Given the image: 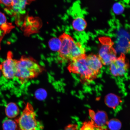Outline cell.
<instances>
[{
    "instance_id": "obj_1",
    "label": "cell",
    "mask_w": 130,
    "mask_h": 130,
    "mask_svg": "<svg viewBox=\"0 0 130 130\" xmlns=\"http://www.w3.org/2000/svg\"><path fill=\"white\" fill-rule=\"evenodd\" d=\"M102 66L98 56L85 54L70 62L68 69L70 72L79 75L83 80L89 82L96 78Z\"/></svg>"
},
{
    "instance_id": "obj_2",
    "label": "cell",
    "mask_w": 130,
    "mask_h": 130,
    "mask_svg": "<svg viewBox=\"0 0 130 130\" xmlns=\"http://www.w3.org/2000/svg\"><path fill=\"white\" fill-rule=\"evenodd\" d=\"M43 70L33 58L22 56L17 61L15 77L23 84L38 77Z\"/></svg>"
},
{
    "instance_id": "obj_3",
    "label": "cell",
    "mask_w": 130,
    "mask_h": 130,
    "mask_svg": "<svg viewBox=\"0 0 130 130\" xmlns=\"http://www.w3.org/2000/svg\"><path fill=\"white\" fill-rule=\"evenodd\" d=\"M19 130H35L37 126L36 114L33 106L27 104L22 114L15 120Z\"/></svg>"
},
{
    "instance_id": "obj_4",
    "label": "cell",
    "mask_w": 130,
    "mask_h": 130,
    "mask_svg": "<svg viewBox=\"0 0 130 130\" xmlns=\"http://www.w3.org/2000/svg\"><path fill=\"white\" fill-rule=\"evenodd\" d=\"M59 38L61 42L60 48L58 52L59 57L63 61H71L76 42L72 37L66 33L63 34Z\"/></svg>"
},
{
    "instance_id": "obj_5",
    "label": "cell",
    "mask_w": 130,
    "mask_h": 130,
    "mask_svg": "<svg viewBox=\"0 0 130 130\" xmlns=\"http://www.w3.org/2000/svg\"><path fill=\"white\" fill-rule=\"evenodd\" d=\"M102 41L98 56L102 64L105 66L110 65L117 58L116 51L109 39H104Z\"/></svg>"
},
{
    "instance_id": "obj_6",
    "label": "cell",
    "mask_w": 130,
    "mask_h": 130,
    "mask_svg": "<svg viewBox=\"0 0 130 130\" xmlns=\"http://www.w3.org/2000/svg\"><path fill=\"white\" fill-rule=\"evenodd\" d=\"M17 61L13 58L12 53L9 52L6 59L0 64V71L6 79H10L15 77Z\"/></svg>"
},
{
    "instance_id": "obj_7",
    "label": "cell",
    "mask_w": 130,
    "mask_h": 130,
    "mask_svg": "<svg viewBox=\"0 0 130 130\" xmlns=\"http://www.w3.org/2000/svg\"><path fill=\"white\" fill-rule=\"evenodd\" d=\"M110 65V72L115 77L124 75L129 66L126 56L123 53H121L120 56L117 57Z\"/></svg>"
},
{
    "instance_id": "obj_8",
    "label": "cell",
    "mask_w": 130,
    "mask_h": 130,
    "mask_svg": "<svg viewBox=\"0 0 130 130\" xmlns=\"http://www.w3.org/2000/svg\"><path fill=\"white\" fill-rule=\"evenodd\" d=\"M92 121L96 125L103 128L107 124L108 117L106 113L103 111H100L95 113L92 111L90 113Z\"/></svg>"
},
{
    "instance_id": "obj_9",
    "label": "cell",
    "mask_w": 130,
    "mask_h": 130,
    "mask_svg": "<svg viewBox=\"0 0 130 130\" xmlns=\"http://www.w3.org/2000/svg\"><path fill=\"white\" fill-rule=\"evenodd\" d=\"M19 110L15 103L11 102L7 104L5 109V113L8 118H13L19 115Z\"/></svg>"
},
{
    "instance_id": "obj_10",
    "label": "cell",
    "mask_w": 130,
    "mask_h": 130,
    "mask_svg": "<svg viewBox=\"0 0 130 130\" xmlns=\"http://www.w3.org/2000/svg\"><path fill=\"white\" fill-rule=\"evenodd\" d=\"M72 26L74 30L79 32L83 31L87 27L86 21L82 17H78L73 20Z\"/></svg>"
},
{
    "instance_id": "obj_11",
    "label": "cell",
    "mask_w": 130,
    "mask_h": 130,
    "mask_svg": "<svg viewBox=\"0 0 130 130\" xmlns=\"http://www.w3.org/2000/svg\"><path fill=\"white\" fill-rule=\"evenodd\" d=\"M105 101L106 104L109 107L114 108L118 105L120 100L118 97L116 95L110 94L107 96Z\"/></svg>"
},
{
    "instance_id": "obj_12",
    "label": "cell",
    "mask_w": 130,
    "mask_h": 130,
    "mask_svg": "<svg viewBox=\"0 0 130 130\" xmlns=\"http://www.w3.org/2000/svg\"><path fill=\"white\" fill-rule=\"evenodd\" d=\"M18 127L15 121L12 119H7L3 122V128L4 130H16Z\"/></svg>"
},
{
    "instance_id": "obj_13",
    "label": "cell",
    "mask_w": 130,
    "mask_h": 130,
    "mask_svg": "<svg viewBox=\"0 0 130 130\" xmlns=\"http://www.w3.org/2000/svg\"><path fill=\"white\" fill-rule=\"evenodd\" d=\"M49 47L52 51H59L60 48L61 42L59 38L54 37L50 39L48 42Z\"/></svg>"
},
{
    "instance_id": "obj_14",
    "label": "cell",
    "mask_w": 130,
    "mask_h": 130,
    "mask_svg": "<svg viewBox=\"0 0 130 130\" xmlns=\"http://www.w3.org/2000/svg\"><path fill=\"white\" fill-rule=\"evenodd\" d=\"M26 1H13V5L11 7L16 12H19L23 10L28 2Z\"/></svg>"
},
{
    "instance_id": "obj_15",
    "label": "cell",
    "mask_w": 130,
    "mask_h": 130,
    "mask_svg": "<svg viewBox=\"0 0 130 130\" xmlns=\"http://www.w3.org/2000/svg\"><path fill=\"white\" fill-rule=\"evenodd\" d=\"M80 130H104V129L96 125L91 120L84 122Z\"/></svg>"
},
{
    "instance_id": "obj_16",
    "label": "cell",
    "mask_w": 130,
    "mask_h": 130,
    "mask_svg": "<svg viewBox=\"0 0 130 130\" xmlns=\"http://www.w3.org/2000/svg\"><path fill=\"white\" fill-rule=\"evenodd\" d=\"M107 125L110 130H120L122 126L121 123L119 120L115 119L108 121Z\"/></svg>"
},
{
    "instance_id": "obj_17",
    "label": "cell",
    "mask_w": 130,
    "mask_h": 130,
    "mask_svg": "<svg viewBox=\"0 0 130 130\" xmlns=\"http://www.w3.org/2000/svg\"><path fill=\"white\" fill-rule=\"evenodd\" d=\"M9 24H8L6 16L3 13L0 12V28L4 31L7 30V29H9L10 27Z\"/></svg>"
},
{
    "instance_id": "obj_18",
    "label": "cell",
    "mask_w": 130,
    "mask_h": 130,
    "mask_svg": "<svg viewBox=\"0 0 130 130\" xmlns=\"http://www.w3.org/2000/svg\"><path fill=\"white\" fill-rule=\"evenodd\" d=\"M113 9L115 14H119L123 12L124 10V7L121 3H117L113 5Z\"/></svg>"
},
{
    "instance_id": "obj_19",
    "label": "cell",
    "mask_w": 130,
    "mask_h": 130,
    "mask_svg": "<svg viewBox=\"0 0 130 130\" xmlns=\"http://www.w3.org/2000/svg\"><path fill=\"white\" fill-rule=\"evenodd\" d=\"M0 3L8 7H12L13 1H0Z\"/></svg>"
},
{
    "instance_id": "obj_20",
    "label": "cell",
    "mask_w": 130,
    "mask_h": 130,
    "mask_svg": "<svg viewBox=\"0 0 130 130\" xmlns=\"http://www.w3.org/2000/svg\"><path fill=\"white\" fill-rule=\"evenodd\" d=\"M64 130H78V126L75 124H70L67 126Z\"/></svg>"
},
{
    "instance_id": "obj_21",
    "label": "cell",
    "mask_w": 130,
    "mask_h": 130,
    "mask_svg": "<svg viewBox=\"0 0 130 130\" xmlns=\"http://www.w3.org/2000/svg\"><path fill=\"white\" fill-rule=\"evenodd\" d=\"M1 71H0V75H1Z\"/></svg>"
}]
</instances>
